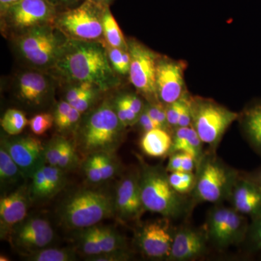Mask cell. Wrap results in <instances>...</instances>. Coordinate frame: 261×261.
Instances as JSON below:
<instances>
[{
	"label": "cell",
	"instance_id": "1",
	"mask_svg": "<svg viewBox=\"0 0 261 261\" xmlns=\"http://www.w3.org/2000/svg\"><path fill=\"white\" fill-rule=\"evenodd\" d=\"M55 68L68 80L88 82L102 91L118 83L102 41L68 39Z\"/></svg>",
	"mask_w": 261,
	"mask_h": 261
},
{
	"label": "cell",
	"instance_id": "2",
	"mask_svg": "<svg viewBox=\"0 0 261 261\" xmlns=\"http://www.w3.org/2000/svg\"><path fill=\"white\" fill-rule=\"evenodd\" d=\"M168 171L141 161L139 171L141 197L145 211L166 219H179L190 212L192 203L170 184Z\"/></svg>",
	"mask_w": 261,
	"mask_h": 261
},
{
	"label": "cell",
	"instance_id": "3",
	"mask_svg": "<svg viewBox=\"0 0 261 261\" xmlns=\"http://www.w3.org/2000/svg\"><path fill=\"white\" fill-rule=\"evenodd\" d=\"M240 173L218 158L216 151L209 149L196 168L195 185L191 193L192 202L220 204L228 200Z\"/></svg>",
	"mask_w": 261,
	"mask_h": 261
},
{
	"label": "cell",
	"instance_id": "4",
	"mask_svg": "<svg viewBox=\"0 0 261 261\" xmlns=\"http://www.w3.org/2000/svg\"><path fill=\"white\" fill-rule=\"evenodd\" d=\"M125 127L117 116L114 105L108 101L89 115L81 127L79 144L84 153H112L121 143Z\"/></svg>",
	"mask_w": 261,
	"mask_h": 261
},
{
	"label": "cell",
	"instance_id": "5",
	"mask_svg": "<svg viewBox=\"0 0 261 261\" xmlns=\"http://www.w3.org/2000/svg\"><path fill=\"white\" fill-rule=\"evenodd\" d=\"M68 39L54 24H47L20 33L16 47L27 63L48 68L56 66Z\"/></svg>",
	"mask_w": 261,
	"mask_h": 261
},
{
	"label": "cell",
	"instance_id": "6",
	"mask_svg": "<svg viewBox=\"0 0 261 261\" xmlns=\"http://www.w3.org/2000/svg\"><path fill=\"white\" fill-rule=\"evenodd\" d=\"M116 212L115 200L106 192L82 190L68 199L62 206V224L72 229L96 226Z\"/></svg>",
	"mask_w": 261,
	"mask_h": 261
},
{
	"label": "cell",
	"instance_id": "7",
	"mask_svg": "<svg viewBox=\"0 0 261 261\" xmlns=\"http://www.w3.org/2000/svg\"><path fill=\"white\" fill-rule=\"evenodd\" d=\"M190 106L192 126L202 142L216 151L226 130L238 121L239 113L213 99L202 97H191Z\"/></svg>",
	"mask_w": 261,
	"mask_h": 261
},
{
	"label": "cell",
	"instance_id": "8",
	"mask_svg": "<svg viewBox=\"0 0 261 261\" xmlns=\"http://www.w3.org/2000/svg\"><path fill=\"white\" fill-rule=\"evenodd\" d=\"M106 8L92 0H84L80 6L57 15L54 25L68 39L102 41Z\"/></svg>",
	"mask_w": 261,
	"mask_h": 261
},
{
	"label": "cell",
	"instance_id": "9",
	"mask_svg": "<svg viewBox=\"0 0 261 261\" xmlns=\"http://www.w3.org/2000/svg\"><path fill=\"white\" fill-rule=\"evenodd\" d=\"M246 216L233 207L219 205L207 214L205 228L209 242L224 249L244 243L249 228Z\"/></svg>",
	"mask_w": 261,
	"mask_h": 261
},
{
	"label": "cell",
	"instance_id": "10",
	"mask_svg": "<svg viewBox=\"0 0 261 261\" xmlns=\"http://www.w3.org/2000/svg\"><path fill=\"white\" fill-rule=\"evenodd\" d=\"M5 27L19 32L47 24H54L56 5L49 0H20L2 12Z\"/></svg>",
	"mask_w": 261,
	"mask_h": 261
},
{
	"label": "cell",
	"instance_id": "11",
	"mask_svg": "<svg viewBox=\"0 0 261 261\" xmlns=\"http://www.w3.org/2000/svg\"><path fill=\"white\" fill-rule=\"evenodd\" d=\"M130 56L129 80L140 93L159 101L156 91V71L159 58L143 44L134 39L128 41Z\"/></svg>",
	"mask_w": 261,
	"mask_h": 261
},
{
	"label": "cell",
	"instance_id": "12",
	"mask_svg": "<svg viewBox=\"0 0 261 261\" xmlns=\"http://www.w3.org/2000/svg\"><path fill=\"white\" fill-rule=\"evenodd\" d=\"M174 232L171 231L168 219L164 218L144 224L136 234V242L146 257L168 260Z\"/></svg>",
	"mask_w": 261,
	"mask_h": 261
},
{
	"label": "cell",
	"instance_id": "13",
	"mask_svg": "<svg viewBox=\"0 0 261 261\" xmlns=\"http://www.w3.org/2000/svg\"><path fill=\"white\" fill-rule=\"evenodd\" d=\"M4 147L18 165L23 178H32L39 168L44 166L45 147L37 138L20 137L2 141Z\"/></svg>",
	"mask_w": 261,
	"mask_h": 261
},
{
	"label": "cell",
	"instance_id": "14",
	"mask_svg": "<svg viewBox=\"0 0 261 261\" xmlns=\"http://www.w3.org/2000/svg\"><path fill=\"white\" fill-rule=\"evenodd\" d=\"M185 68L182 62L159 58L156 71V91L160 102L165 106L186 95Z\"/></svg>",
	"mask_w": 261,
	"mask_h": 261
},
{
	"label": "cell",
	"instance_id": "15",
	"mask_svg": "<svg viewBox=\"0 0 261 261\" xmlns=\"http://www.w3.org/2000/svg\"><path fill=\"white\" fill-rule=\"evenodd\" d=\"M55 233L49 221L39 217L24 220L13 228L12 240L17 247L35 251L53 242Z\"/></svg>",
	"mask_w": 261,
	"mask_h": 261
},
{
	"label": "cell",
	"instance_id": "16",
	"mask_svg": "<svg viewBox=\"0 0 261 261\" xmlns=\"http://www.w3.org/2000/svg\"><path fill=\"white\" fill-rule=\"evenodd\" d=\"M115 211L124 221L140 219L145 211L142 204L139 172L129 173L122 178L116 189Z\"/></svg>",
	"mask_w": 261,
	"mask_h": 261
},
{
	"label": "cell",
	"instance_id": "17",
	"mask_svg": "<svg viewBox=\"0 0 261 261\" xmlns=\"http://www.w3.org/2000/svg\"><path fill=\"white\" fill-rule=\"evenodd\" d=\"M208 237L205 228L182 227L173 235L171 255L168 260H195L207 251Z\"/></svg>",
	"mask_w": 261,
	"mask_h": 261
},
{
	"label": "cell",
	"instance_id": "18",
	"mask_svg": "<svg viewBox=\"0 0 261 261\" xmlns=\"http://www.w3.org/2000/svg\"><path fill=\"white\" fill-rule=\"evenodd\" d=\"M228 200L235 210L253 219L261 212V187L241 173Z\"/></svg>",
	"mask_w": 261,
	"mask_h": 261
},
{
	"label": "cell",
	"instance_id": "19",
	"mask_svg": "<svg viewBox=\"0 0 261 261\" xmlns=\"http://www.w3.org/2000/svg\"><path fill=\"white\" fill-rule=\"evenodd\" d=\"M29 199L23 190H18L0 200V223L2 232L9 231L25 219Z\"/></svg>",
	"mask_w": 261,
	"mask_h": 261
},
{
	"label": "cell",
	"instance_id": "20",
	"mask_svg": "<svg viewBox=\"0 0 261 261\" xmlns=\"http://www.w3.org/2000/svg\"><path fill=\"white\" fill-rule=\"evenodd\" d=\"M238 121L247 143L261 158V98L249 102L239 113Z\"/></svg>",
	"mask_w": 261,
	"mask_h": 261
},
{
	"label": "cell",
	"instance_id": "21",
	"mask_svg": "<svg viewBox=\"0 0 261 261\" xmlns=\"http://www.w3.org/2000/svg\"><path fill=\"white\" fill-rule=\"evenodd\" d=\"M18 93L24 100L39 104L49 92L47 77L37 72H25L18 77Z\"/></svg>",
	"mask_w": 261,
	"mask_h": 261
},
{
	"label": "cell",
	"instance_id": "22",
	"mask_svg": "<svg viewBox=\"0 0 261 261\" xmlns=\"http://www.w3.org/2000/svg\"><path fill=\"white\" fill-rule=\"evenodd\" d=\"M171 152H181L191 154L197 161V165L205 152L200 140L193 127H178L174 130Z\"/></svg>",
	"mask_w": 261,
	"mask_h": 261
},
{
	"label": "cell",
	"instance_id": "23",
	"mask_svg": "<svg viewBox=\"0 0 261 261\" xmlns=\"http://www.w3.org/2000/svg\"><path fill=\"white\" fill-rule=\"evenodd\" d=\"M173 137L168 130L157 128L145 132L140 141L144 153L153 158H161L171 152Z\"/></svg>",
	"mask_w": 261,
	"mask_h": 261
},
{
	"label": "cell",
	"instance_id": "24",
	"mask_svg": "<svg viewBox=\"0 0 261 261\" xmlns=\"http://www.w3.org/2000/svg\"><path fill=\"white\" fill-rule=\"evenodd\" d=\"M103 37L105 42L109 45L128 50V42L125 40L123 33L111 13L109 6L105 8L103 14Z\"/></svg>",
	"mask_w": 261,
	"mask_h": 261
},
{
	"label": "cell",
	"instance_id": "25",
	"mask_svg": "<svg viewBox=\"0 0 261 261\" xmlns=\"http://www.w3.org/2000/svg\"><path fill=\"white\" fill-rule=\"evenodd\" d=\"M23 177L18 165L12 159L8 151L2 147L0 149V181L3 186L14 185Z\"/></svg>",
	"mask_w": 261,
	"mask_h": 261
},
{
	"label": "cell",
	"instance_id": "26",
	"mask_svg": "<svg viewBox=\"0 0 261 261\" xmlns=\"http://www.w3.org/2000/svg\"><path fill=\"white\" fill-rule=\"evenodd\" d=\"M102 253L126 250V241L117 231L107 226H97Z\"/></svg>",
	"mask_w": 261,
	"mask_h": 261
},
{
	"label": "cell",
	"instance_id": "27",
	"mask_svg": "<svg viewBox=\"0 0 261 261\" xmlns=\"http://www.w3.org/2000/svg\"><path fill=\"white\" fill-rule=\"evenodd\" d=\"M27 125L29 121L25 114L16 109H8L1 119L2 128L10 136L20 135Z\"/></svg>",
	"mask_w": 261,
	"mask_h": 261
},
{
	"label": "cell",
	"instance_id": "28",
	"mask_svg": "<svg viewBox=\"0 0 261 261\" xmlns=\"http://www.w3.org/2000/svg\"><path fill=\"white\" fill-rule=\"evenodd\" d=\"M76 258L70 249L42 248L33 251L27 260L32 261H72Z\"/></svg>",
	"mask_w": 261,
	"mask_h": 261
},
{
	"label": "cell",
	"instance_id": "29",
	"mask_svg": "<svg viewBox=\"0 0 261 261\" xmlns=\"http://www.w3.org/2000/svg\"><path fill=\"white\" fill-rule=\"evenodd\" d=\"M81 250L87 256H93L102 253L97 234V226L84 228L80 237Z\"/></svg>",
	"mask_w": 261,
	"mask_h": 261
},
{
	"label": "cell",
	"instance_id": "30",
	"mask_svg": "<svg viewBox=\"0 0 261 261\" xmlns=\"http://www.w3.org/2000/svg\"><path fill=\"white\" fill-rule=\"evenodd\" d=\"M168 179L173 188L181 195L192 193L195 185L196 175L193 172L176 171L168 174Z\"/></svg>",
	"mask_w": 261,
	"mask_h": 261
},
{
	"label": "cell",
	"instance_id": "31",
	"mask_svg": "<svg viewBox=\"0 0 261 261\" xmlns=\"http://www.w3.org/2000/svg\"><path fill=\"white\" fill-rule=\"evenodd\" d=\"M244 243L248 253L257 254L261 252V212L252 219Z\"/></svg>",
	"mask_w": 261,
	"mask_h": 261
},
{
	"label": "cell",
	"instance_id": "32",
	"mask_svg": "<svg viewBox=\"0 0 261 261\" xmlns=\"http://www.w3.org/2000/svg\"><path fill=\"white\" fill-rule=\"evenodd\" d=\"M47 184V197H51L61 191L65 185L63 170L57 166L44 165L43 166Z\"/></svg>",
	"mask_w": 261,
	"mask_h": 261
},
{
	"label": "cell",
	"instance_id": "33",
	"mask_svg": "<svg viewBox=\"0 0 261 261\" xmlns=\"http://www.w3.org/2000/svg\"><path fill=\"white\" fill-rule=\"evenodd\" d=\"M68 140L61 137H56L45 146V161L48 165L58 166Z\"/></svg>",
	"mask_w": 261,
	"mask_h": 261
},
{
	"label": "cell",
	"instance_id": "34",
	"mask_svg": "<svg viewBox=\"0 0 261 261\" xmlns=\"http://www.w3.org/2000/svg\"><path fill=\"white\" fill-rule=\"evenodd\" d=\"M54 122V116L50 113H44L31 118L29 125L34 135H42L53 126Z\"/></svg>",
	"mask_w": 261,
	"mask_h": 261
},
{
	"label": "cell",
	"instance_id": "35",
	"mask_svg": "<svg viewBox=\"0 0 261 261\" xmlns=\"http://www.w3.org/2000/svg\"><path fill=\"white\" fill-rule=\"evenodd\" d=\"M111 154L109 152L96 153L98 164L102 173L103 181L111 179L117 172L116 163L115 162Z\"/></svg>",
	"mask_w": 261,
	"mask_h": 261
},
{
	"label": "cell",
	"instance_id": "36",
	"mask_svg": "<svg viewBox=\"0 0 261 261\" xmlns=\"http://www.w3.org/2000/svg\"><path fill=\"white\" fill-rule=\"evenodd\" d=\"M145 108L149 116L157 123L159 128L166 130H168V128H170L168 126L167 116H166V106H163L162 102L152 103L146 106Z\"/></svg>",
	"mask_w": 261,
	"mask_h": 261
},
{
	"label": "cell",
	"instance_id": "37",
	"mask_svg": "<svg viewBox=\"0 0 261 261\" xmlns=\"http://www.w3.org/2000/svg\"><path fill=\"white\" fill-rule=\"evenodd\" d=\"M102 42L107 50L108 58H109L110 63L112 65L113 70L121 75L128 74V70L126 69L124 64H123V49L112 47L105 42V40L102 41Z\"/></svg>",
	"mask_w": 261,
	"mask_h": 261
},
{
	"label": "cell",
	"instance_id": "38",
	"mask_svg": "<svg viewBox=\"0 0 261 261\" xmlns=\"http://www.w3.org/2000/svg\"><path fill=\"white\" fill-rule=\"evenodd\" d=\"M187 97L188 96L186 94L176 102L166 105V116H167L168 126L170 128H174V130L178 128V120Z\"/></svg>",
	"mask_w": 261,
	"mask_h": 261
},
{
	"label": "cell",
	"instance_id": "39",
	"mask_svg": "<svg viewBox=\"0 0 261 261\" xmlns=\"http://www.w3.org/2000/svg\"><path fill=\"white\" fill-rule=\"evenodd\" d=\"M42 167L39 168L32 176V193L37 198L47 197V184Z\"/></svg>",
	"mask_w": 261,
	"mask_h": 261
},
{
	"label": "cell",
	"instance_id": "40",
	"mask_svg": "<svg viewBox=\"0 0 261 261\" xmlns=\"http://www.w3.org/2000/svg\"><path fill=\"white\" fill-rule=\"evenodd\" d=\"M84 171L89 181L92 184H99L103 181L96 153L89 155L84 165Z\"/></svg>",
	"mask_w": 261,
	"mask_h": 261
},
{
	"label": "cell",
	"instance_id": "41",
	"mask_svg": "<svg viewBox=\"0 0 261 261\" xmlns=\"http://www.w3.org/2000/svg\"><path fill=\"white\" fill-rule=\"evenodd\" d=\"M77 162H78V156H77L74 146L68 141L57 167L63 170L68 169V168L74 167Z\"/></svg>",
	"mask_w": 261,
	"mask_h": 261
},
{
	"label": "cell",
	"instance_id": "42",
	"mask_svg": "<svg viewBox=\"0 0 261 261\" xmlns=\"http://www.w3.org/2000/svg\"><path fill=\"white\" fill-rule=\"evenodd\" d=\"M95 88H97V87H95ZM95 88L91 89V90L84 94L83 95L81 96L78 99L70 102V106L78 110L82 113L85 112L92 106L94 99H95Z\"/></svg>",
	"mask_w": 261,
	"mask_h": 261
},
{
	"label": "cell",
	"instance_id": "43",
	"mask_svg": "<svg viewBox=\"0 0 261 261\" xmlns=\"http://www.w3.org/2000/svg\"><path fill=\"white\" fill-rule=\"evenodd\" d=\"M88 260L94 261H121L128 260L130 258L129 252L127 250L121 251L103 252L99 255L88 257Z\"/></svg>",
	"mask_w": 261,
	"mask_h": 261
},
{
	"label": "cell",
	"instance_id": "44",
	"mask_svg": "<svg viewBox=\"0 0 261 261\" xmlns=\"http://www.w3.org/2000/svg\"><path fill=\"white\" fill-rule=\"evenodd\" d=\"M96 86L94 84L88 83V82H82V83H79L74 87H71L68 89L66 95H65V100L68 101V102H73L75 99L80 98L81 96L83 95L86 92L91 90V89L95 88Z\"/></svg>",
	"mask_w": 261,
	"mask_h": 261
},
{
	"label": "cell",
	"instance_id": "45",
	"mask_svg": "<svg viewBox=\"0 0 261 261\" xmlns=\"http://www.w3.org/2000/svg\"><path fill=\"white\" fill-rule=\"evenodd\" d=\"M70 108L71 106L68 101H61V102L58 103L54 114L55 123L58 128H61L63 122L69 113Z\"/></svg>",
	"mask_w": 261,
	"mask_h": 261
},
{
	"label": "cell",
	"instance_id": "46",
	"mask_svg": "<svg viewBox=\"0 0 261 261\" xmlns=\"http://www.w3.org/2000/svg\"><path fill=\"white\" fill-rule=\"evenodd\" d=\"M190 99H191V97L188 96L183 110H182L181 115H180L178 128V127L192 126V118Z\"/></svg>",
	"mask_w": 261,
	"mask_h": 261
},
{
	"label": "cell",
	"instance_id": "47",
	"mask_svg": "<svg viewBox=\"0 0 261 261\" xmlns=\"http://www.w3.org/2000/svg\"><path fill=\"white\" fill-rule=\"evenodd\" d=\"M122 97L129 105L132 109L137 114L140 116L141 113H142V111H144L145 107V106H144V103L142 102V99H141L140 97H137V95L132 94H124V95H122Z\"/></svg>",
	"mask_w": 261,
	"mask_h": 261
},
{
	"label": "cell",
	"instance_id": "48",
	"mask_svg": "<svg viewBox=\"0 0 261 261\" xmlns=\"http://www.w3.org/2000/svg\"><path fill=\"white\" fill-rule=\"evenodd\" d=\"M183 152H176L170 154L169 160L166 169L168 173L181 171V161Z\"/></svg>",
	"mask_w": 261,
	"mask_h": 261
},
{
	"label": "cell",
	"instance_id": "49",
	"mask_svg": "<svg viewBox=\"0 0 261 261\" xmlns=\"http://www.w3.org/2000/svg\"><path fill=\"white\" fill-rule=\"evenodd\" d=\"M139 124L142 128V129L145 132H149V130L154 129V128H159L157 123L152 119L148 113L146 111L145 108L142 113H141L138 121Z\"/></svg>",
	"mask_w": 261,
	"mask_h": 261
},
{
	"label": "cell",
	"instance_id": "50",
	"mask_svg": "<svg viewBox=\"0 0 261 261\" xmlns=\"http://www.w3.org/2000/svg\"><path fill=\"white\" fill-rule=\"evenodd\" d=\"M81 115H82V113L71 106L69 113H68V116H67L66 118H65L60 129H68V128H71V127L74 126L75 123H77V122L80 121Z\"/></svg>",
	"mask_w": 261,
	"mask_h": 261
},
{
	"label": "cell",
	"instance_id": "51",
	"mask_svg": "<svg viewBox=\"0 0 261 261\" xmlns=\"http://www.w3.org/2000/svg\"><path fill=\"white\" fill-rule=\"evenodd\" d=\"M197 168V161L191 154L183 152L181 161V171L185 172H193Z\"/></svg>",
	"mask_w": 261,
	"mask_h": 261
},
{
	"label": "cell",
	"instance_id": "52",
	"mask_svg": "<svg viewBox=\"0 0 261 261\" xmlns=\"http://www.w3.org/2000/svg\"><path fill=\"white\" fill-rule=\"evenodd\" d=\"M113 105H114L117 116H118V119L121 121L122 125H123L125 128L129 126H128V118H127L126 111H125L123 103H122L119 97L117 98Z\"/></svg>",
	"mask_w": 261,
	"mask_h": 261
},
{
	"label": "cell",
	"instance_id": "53",
	"mask_svg": "<svg viewBox=\"0 0 261 261\" xmlns=\"http://www.w3.org/2000/svg\"><path fill=\"white\" fill-rule=\"evenodd\" d=\"M250 179L261 187V166L250 173H245Z\"/></svg>",
	"mask_w": 261,
	"mask_h": 261
},
{
	"label": "cell",
	"instance_id": "54",
	"mask_svg": "<svg viewBox=\"0 0 261 261\" xmlns=\"http://www.w3.org/2000/svg\"><path fill=\"white\" fill-rule=\"evenodd\" d=\"M20 0H0V10L4 11L7 8H9L12 5L18 3Z\"/></svg>",
	"mask_w": 261,
	"mask_h": 261
},
{
	"label": "cell",
	"instance_id": "55",
	"mask_svg": "<svg viewBox=\"0 0 261 261\" xmlns=\"http://www.w3.org/2000/svg\"><path fill=\"white\" fill-rule=\"evenodd\" d=\"M54 5H68L76 3L79 0H49Z\"/></svg>",
	"mask_w": 261,
	"mask_h": 261
},
{
	"label": "cell",
	"instance_id": "56",
	"mask_svg": "<svg viewBox=\"0 0 261 261\" xmlns=\"http://www.w3.org/2000/svg\"><path fill=\"white\" fill-rule=\"evenodd\" d=\"M92 1H93L94 3L100 5V6L106 8V7L109 6V5H111L114 0H92Z\"/></svg>",
	"mask_w": 261,
	"mask_h": 261
},
{
	"label": "cell",
	"instance_id": "57",
	"mask_svg": "<svg viewBox=\"0 0 261 261\" xmlns=\"http://www.w3.org/2000/svg\"><path fill=\"white\" fill-rule=\"evenodd\" d=\"M0 260L1 261H5V260H9V259H8V257L4 256V255H1V257H0Z\"/></svg>",
	"mask_w": 261,
	"mask_h": 261
}]
</instances>
